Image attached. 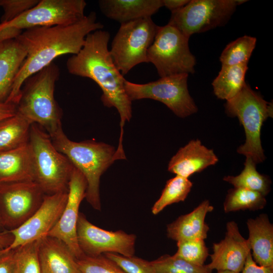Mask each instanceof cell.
Segmentation results:
<instances>
[{
	"mask_svg": "<svg viewBox=\"0 0 273 273\" xmlns=\"http://www.w3.org/2000/svg\"><path fill=\"white\" fill-rule=\"evenodd\" d=\"M95 12L68 25L35 27L26 29L16 37L26 52V57L14 81L6 102L17 105L25 80L46 67L57 57L76 55L82 48L86 36L103 29Z\"/></svg>",
	"mask_w": 273,
	"mask_h": 273,
	"instance_id": "obj_1",
	"label": "cell"
},
{
	"mask_svg": "<svg viewBox=\"0 0 273 273\" xmlns=\"http://www.w3.org/2000/svg\"><path fill=\"white\" fill-rule=\"evenodd\" d=\"M110 33L99 29L89 33L76 55L66 62L68 72L74 75L89 78L101 88L104 106L115 108L120 118V134L117 148L123 149V127L132 116V102L124 89L125 79L116 67L108 49Z\"/></svg>",
	"mask_w": 273,
	"mask_h": 273,
	"instance_id": "obj_2",
	"label": "cell"
},
{
	"mask_svg": "<svg viewBox=\"0 0 273 273\" xmlns=\"http://www.w3.org/2000/svg\"><path fill=\"white\" fill-rule=\"evenodd\" d=\"M50 137L55 147L84 176L87 184L85 198L87 202L95 209L101 210L100 178L117 160L115 147L94 140L71 141L64 133L62 127Z\"/></svg>",
	"mask_w": 273,
	"mask_h": 273,
	"instance_id": "obj_3",
	"label": "cell"
},
{
	"mask_svg": "<svg viewBox=\"0 0 273 273\" xmlns=\"http://www.w3.org/2000/svg\"><path fill=\"white\" fill-rule=\"evenodd\" d=\"M59 76V68L53 62L30 76L22 86L17 104V113L46 130L50 136L62 127V110L54 96Z\"/></svg>",
	"mask_w": 273,
	"mask_h": 273,
	"instance_id": "obj_4",
	"label": "cell"
},
{
	"mask_svg": "<svg viewBox=\"0 0 273 273\" xmlns=\"http://www.w3.org/2000/svg\"><path fill=\"white\" fill-rule=\"evenodd\" d=\"M29 144L33 164V178L45 195L68 191L74 168L54 146L50 135L39 125H31Z\"/></svg>",
	"mask_w": 273,
	"mask_h": 273,
	"instance_id": "obj_5",
	"label": "cell"
},
{
	"mask_svg": "<svg viewBox=\"0 0 273 273\" xmlns=\"http://www.w3.org/2000/svg\"><path fill=\"white\" fill-rule=\"evenodd\" d=\"M225 109L228 115L237 117L244 128L246 141L237 152L250 158L256 164L262 162L265 156L261 146V129L263 122L272 117V104L246 83L236 96L226 101Z\"/></svg>",
	"mask_w": 273,
	"mask_h": 273,
	"instance_id": "obj_6",
	"label": "cell"
},
{
	"mask_svg": "<svg viewBox=\"0 0 273 273\" xmlns=\"http://www.w3.org/2000/svg\"><path fill=\"white\" fill-rule=\"evenodd\" d=\"M189 38L168 24L158 26L147 58L160 77L195 72L196 60L189 48Z\"/></svg>",
	"mask_w": 273,
	"mask_h": 273,
	"instance_id": "obj_7",
	"label": "cell"
},
{
	"mask_svg": "<svg viewBox=\"0 0 273 273\" xmlns=\"http://www.w3.org/2000/svg\"><path fill=\"white\" fill-rule=\"evenodd\" d=\"M158 27L151 17L120 24L109 51L116 67L123 76L136 65L148 63V51L154 41Z\"/></svg>",
	"mask_w": 273,
	"mask_h": 273,
	"instance_id": "obj_8",
	"label": "cell"
},
{
	"mask_svg": "<svg viewBox=\"0 0 273 273\" xmlns=\"http://www.w3.org/2000/svg\"><path fill=\"white\" fill-rule=\"evenodd\" d=\"M189 74H179L160 77L156 81L144 84L125 79L124 89L132 102L144 99L159 101L177 116L185 118L198 111L188 87Z\"/></svg>",
	"mask_w": 273,
	"mask_h": 273,
	"instance_id": "obj_9",
	"label": "cell"
},
{
	"mask_svg": "<svg viewBox=\"0 0 273 273\" xmlns=\"http://www.w3.org/2000/svg\"><path fill=\"white\" fill-rule=\"evenodd\" d=\"M236 0H191L171 12L168 24L187 37L224 26L236 11Z\"/></svg>",
	"mask_w": 273,
	"mask_h": 273,
	"instance_id": "obj_10",
	"label": "cell"
},
{
	"mask_svg": "<svg viewBox=\"0 0 273 273\" xmlns=\"http://www.w3.org/2000/svg\"><path fill=\"white\" fill-rule=\"evenodd\" d=\"M84 0H41L13 20L0 23V31L15 28L23 31L35 27L68 25L84 16Z\"/></svg>",
	"mask_w": 273,
	"mask_h": 273,
	"instance_id": "obj_11",
	"label": "cell"
},
{
	"mask_svg": "<svg viewBox=\"0 0 273 273\" xmlns=\"http://www.w3.org/2000/svg\"><path fill=\"white\" fill-rule=\"evenodd\" d=\"M45 195L34 181L0 184V219L4 229L23 224L39 207Z\"/></svg>",
	"mask_w": 273,
	"mask_h": 273,
	"instance_id": "obj_12",
	"label": "cell"
},
{
	"mask_svg": "<svg viewBox=\"0 0 273 273\" xmlns=\"http://www.w3.org/2000/svg\"><path fill=\"white\" fill-rule=\"evenodd\" d=\"M79 246L84 255L96 256L107 253L134 256L136 236L123 231H109L93 224L79 213L77 224Z\"/></svg>",
	"mask_w": 273,
	"mask_h": 273,
	"instance_id": "obj_13",
	"label": "cell"
},
{
	"mask_svg": "<svg viewBox=\"0 0 273 273\" xmlns=\"http://www.w3.org/2000/svg\"><path fill=\"white\" fill-rule=\"evenodd\" d=\"M68 192L46 195L39 207L27 220L18 228L9 231L13 240L8 247L3 250H13L48 236L63 212Z\"/></svg>",
	"mask_w": 273,
	"mask_h": 273,
	"instance_id": "obj_14",
	"label": "cell"
},
{
	"mask_svg": "<svg viewBox=\"0 0 273 273\" xmlns=\"http://www.w3.org/2000/svg\"><path fill=\"white\" fill-rule=\"evenodd\" d=\"M86 188L84 176L74 167L69 183L66 205L58 221L48 235L63 242L76 259L84 255L78 243L77 224L80 205L85 198Z\"/></svg>",
	"mask_w": 273,
	"mask_h": 273,
	"instance_id": "obj_15",
	"label": "cell"
},
{
	"mask_svg": "<svg viewBox=\"0 0 273 273\" xmlns=\"http://www.w3.org/2000/svg\"><path fill=\"white\" fill-rule=\"evenodd\" d=\"M213 253L210 255L211 262L207 264L213 270H228L241 272L246 258L251 252L248 239L241 234L237 223L230 221L226 223L223 239L214 243Z\"/></svg>",
	"mask_w": 273,
	"mask_h": 273,
	"instance_id": "obj_16",
	"label": "cell"
},
{
	"mask_svg": "<svg viewBox=\"0 0 273 273\" xmlns=\"http://www.w3.org/2000/svg\"><path fill=\"white\" fill-rule=\"evenodd\" d=\"M218 161L212 149L202 145L199 140H193L180 148L171 158L168 170L176 175L188 178L194 173L215 165Z\"/></svg>",
	"mask_w": 273,
	"mask_h": 273,
	"instance_id": "obj_17",
	"label": "cell"
},
{
	"mask_svg": "<svg viewBox=\"0 0 273 273\" xmlns=\"http://www.w3.org/2000/svg\"><path fill=\"white\" fill-rule=\"evenodd\" d=\"M41 273H81L77 260L61 240L49 236L39 240Z\"/></svg>",
	"mask_w": 273,
	"mask_h": 273,
	"instance_id": "obj_18",
	"label": "cell"
},
{
	"mask_svg": "<svg viewBox=\"0 0 273 273\" xmlns=\"http://www.w3.org/2000/svg\"><path fill=\"white\" fill-rule=\"evenodd\" d=\"M213 210L207 200L202 202L191 212L182 215L167 226V237L176 242L194 240H205L209 230L205 222L207 214Z\"/></svg>",
	"mask_w": 273,
	"mask_h": 273,
	"instance_id": "obj_19",
	"label": "cell"
},
{
	"mask_svg": "<svg viewBox=\"0 0 273 273\" xmlns=\"http://www.w3.org/2000/svg\"><path fill=\"white\" fill-rule=\"evenodd\" d=\"M98 4L104 15L120 24L151 17L163 7L162 0H100Z\"/></svg>",
	"mask_w": 273,
	"mask_h": 273,
	"instance_id": "obj_20",
	"label": "cell"
},
{
	"mask_svg": "<svg viewBox=\"0 0 273 273\" xmlns=\"http://www.w3.org/2000/svg\"><path fill=\"white\" fill-rule=\"evenodd\" d=\"M34 181L29 143L0 153V184Z\"/></svg>",
	"mask_w": 273,
	"mask_h": 273,
	"instance_id": "obj_21",
	"label": "cell"
},
{
	"mask_svg": "<svg viewBox=\"0 0 273 273\" xmlns=\"http://www.w3.org/2000/svg\"><path fill=\"white\" fill-rule=\"evenodd\" d=\"M246 224L253 259L260 266H273V225L267 215L249 218Z\"/></svg>",
	"mask_w": 273,
	"mask_h": 273,
	"instance_id": "obj_22",
	"label": "cell"
},
{
	"mask_svg": "<svg viewBox=\"0 0 273 273\" xmlns=\"http://www.w3.org/2000/svg\"><path fill=\"white\" fill-rule=\"evenodd\" d=\"M26 55L16 38L0 42V102H6L9 97Z\"/></svg>",
	"mask_w": 273,
	"mask_h": 273,
	"instance_id": "obj_23",
	"label": "cell"
},
{
	"mask_svg": "<svg viewBox=\"0 0 273 273\" xmlns=\"http://www.w3.org/2000/svg\"><path fill=\"white\" fill-rule=\"evenodd\" d=\"M248 69V64L221 65L212 83L216 97L228 101L236 96L246 83L245 78Z\"/></svg>",
	"mask_w": 273,
	"mask_h": 273,
	"instance_id": "obj_24",
	"label": "cell"
},
{
	"mask_svg": "<svg viewBox=\"0 0 273 273\" xmlns=\"http://www.w3.org/2000/svg\"><path fill=\"white\" fill-rule=\"evenodd\" d=\"M31 124L17 113L0 121V153L27 143Z\"/></svg>",
	"mask_w": 273,
	"mask_h": 273,
	"instance_id": "obj_25",
	"label": "cell"
},
{
	"mask_svg": "<svg viewBox=\"0 0 273 273\" xmlns=\"http://www.w3.org/2000/svg\"><path fill=\"white\" fill-rule=\"evenodd\" d=\"M256 165L250 158L246 157L244 168L240 174L225 176L223 180L233 185L234 188L248 189L266 196L270 191L271 181L268 176L257 171Z\"/></svg>",
	"mask_w": 273,
	"mask_h": 273,
	"instance_id": "obj_26",
	"label": "cell"
},
{
	"mask_svg": "<svg viewBox=\"0 0 273 273\" xmlns=\"http://www.w3.org/2000/svg\"><path fill=\"white\" fill-rule=\"evenodd\" d=\"M267 201L261 193L241 188H234L228 191L223 210L225 213L240 210L257 211L264 208Z\"/></svg>",
	"mask_w": 273,
	"mask_h": 273,
	"instance_id": "obj_27",
	"label": "cell"
},
{
	"mask_svg": "<svg viewBox=\"0 0 273 273\" xmlns=\"http://www.w3.org/2000/svg\"><path fill=\"white\" fill-rule=\"evenodd\" d=\"M192 186L188 178L176 175L168 180L160 197L152 208V213L157 214L169 205L184 201Z\"/></svg>",
	"mask_w": 273,
	"mask_h": 273,
	"instance_id": "obj_28",
	"label": "cell"
},
{
	"mask_svg": "<svg viewBox=\"0 0 273 273\" xmlns=\"http://www.w3.org/2000/svg\"><path fill=\"white\" fill-rule=\"evenodd\" d=\"M256 43V38L248 35H244L230 42L219 57L221 65L248 64Z\"/></svg>",
	"mask_w": 273,
	"mask_h": 273,
	"instance_id": "obj_29",
	"label": "cell"
},
{
	"mask_svg": "<svg viewBox=\"0 0 273 273\" xmlns=\"http://www.w3.org/2000/svg\"><path fill=\"white\" fill-rule=\"evenodd\" d=\"M156 273H212L207 265H198L179 257L164 254L151 261Z\"/></svg>",
	"mask_w": 273,
	"mask_h": 273,
	"instance_id": "obj_30",
	"label": "cell"
},
{
	"mask_svg": "<svg viewBox=\"0 0 273 273\" xmlns=\"http://www.w3.org/2000/svg\"><path fill=\"white\" fill-rule=\"evenodd\" d=\"M39 241L14 249V273H41L38 255Z\"/></svg>",
	"mask_w": 273,
	"mask_h": 273,
	"instance_id": "obj_31",
	"label": "cell"
},
{
	"mask_svg": "<svg viewBox=\"0 0 273 273\" xmlns=\"http://www.w3.org/2000/svg\"><path fill=\"white\" fill-rule=\"evenodd\" d=\"M177 250L174 255L190 263L204 265L209 251L204 240L194 239L177 242Z\"/></svg>",
	"mask_w": 273,
	"mask_h": 273,
	"instance_id": "obj_32",
	"label": "cell"
},
{
	"mask_svg": "<svg viewBox=\"0 0 273 273\" xmlns=\"http://www.w3.org/2000/svg\"><path fill=\"white\" fill-rule=\"evenodd\" d=\"M76 260L81 273H126L104 254L84 255Z\"/></svg>",
	"mask_w": 273,
	"mask_h": 273,
	"instance_id": "obj_33",
	"label": "cell"
},
{
	"mask_svg": "<svg viewBox=\"0 0 273 273\" xmlns=\"http://www.w3.org/2000/svg\"><path fill=\"white\" fill-rule=\"evenodd\" d=\"M104 255L126 273H156L151 261L135 257L107 253Z\"/></svg>",
	"mask_w": 273,
	"mask_h": 273,
	"instance_id": "obj_34",
	"label": "cell"
},
{
	"mask_svg": "<svg viewBox=\"0 0 273 273\" xmlns=\"http://www.w3.org/2000/svg\"><path fill=\"white\" fill-rule=\"evenodd\" d=\"M38 0H0L4 10L1 23L10 21L36 5Z\"/></svg>",
	"mask_w": 273,
	"mask_h": 273,
	"instance_id": "obj_35",
	"label": "cell"
},
{
	"mask_svg": "<svg viewBox=\"0 0 273 273\" xmlns=\"http://www.w3.org/2000/svg\"><path fill=\"white\" fill-rule=\"evenodd\" d=\"M14 251L0 250V273H14Z\"/></svg>",
	"mask_w": 273,
	"mask_h": 273,
	"instance_id": "obj_36",
	"label": "cell"
},
{
	"mask_svg": "<svg viewBox=\"0 0 273 273\" xmlns=\"http://www.w3.org/2000/svg\"><path fill=\"white\" fill-rule=\"evenodd\" d=\"M241 273H273V266H261L253 259L251 252L246 258Z\"/></svg>",
	"mask_w": 273,
	"mask_h": 273,
	"instance_id": "obj_37",
	"label": "cell"
},
{
	"mask_svg": "<svg viewBox=\"0 0 273 273\" xmlns=\"http://www.w3.org/2000/svg\"><path fill=\"white\" fill-rule=\"evenodd\" d=\"M16 113V105L6 102H0V121L11 117Z\"/></svg>",
	"mask_w": 273,
	"mask_h": 273,
	"instance_id": "obj_38",
	"label": "cell"
},
{
	"mask_svg": "<svg viewBox=\"0 0 273 273\" xmlns=\"http://www.w3.org/2000/svg\"><path fill=\"white\" fill-rule=\"evenodd\" d=\"M190 0H162L163 7H166L171 12L177 11L186 5Z\"/></svg>",
	"mask_w": 273,
	"mask_h": 273,
	"instance_id": "obj_39",
	"label": "cell"
},
{
	"mask_svg": "<svg viewBox=\"0 0 273 273\" xmlns=\"http://www.w3.org/2000/svg\"><path fill=\"white\" fill-rule=\"evenodd\" d=\"M22 32V30L12 28L3 29L0 31V42L6 39L16 38Z\"/></svg>",
	"mask_w": 273,
	"mask_h": 273,
	"instance_id": "obj_40",
	"label": "cell"
},
{
	"mask_svg": "<svg viewBox=\"0 0 273 273\" xmlns=\"http://www.w3.org/2000/svg\"><path fill=\"white\" fill-rule=\"evenodd\" d=\"M13 240V237L8 230L0 233V250L8 247Z\"/></svg>",
	"mask_w": 273,
	"mask_h": 273,
	"instance_id": "obj_41",
	"label": "cell"
},
{
	"mask_svg": "<svg viewBox=\"0 0 273 273\" xmlns=\"http://www.w3.org/2000/svg\"><path fill=\"white\" fill-rule=\"evenodd\" d=\"M236 4H237V6H238V5H241V4L247 2V1H246V0H236Z\"/></svg>",
	"mask_w": 273,
	"mask_h": 273,
	"instance_id": "obj_42",
	"label": "cell"
},
{
	"mask_svg": "<svg viewBox=\"0 0 273 273\" xmlns=\"http://www.w3.org/2000/svg\"><path fill=\"white\" fill-rule=\"evenodd\" d=\"M217 273H238L228 270L218 271Z\"/></svg>",
	"mask_w": 273,
	"mask_h": 273,
	"instance_id": "obj_43",
	"label": "cell"
},
{
	"mask_svg": "<svg viewBox=\"0 0 273 273\" xmlns=\"http://www.w3.org/2000/svg\"><path fill=\"white\" fill-rule=\"evenodd\" d=\"M5 230L4 229L3 225H2V222H1V219H0V233L5 231Z\"/></svg>",
	"mask_w": 273,
	"mask_h": 273,
	"instance_id": "obj_44",
	"label": "cell"
}]
</instances>
